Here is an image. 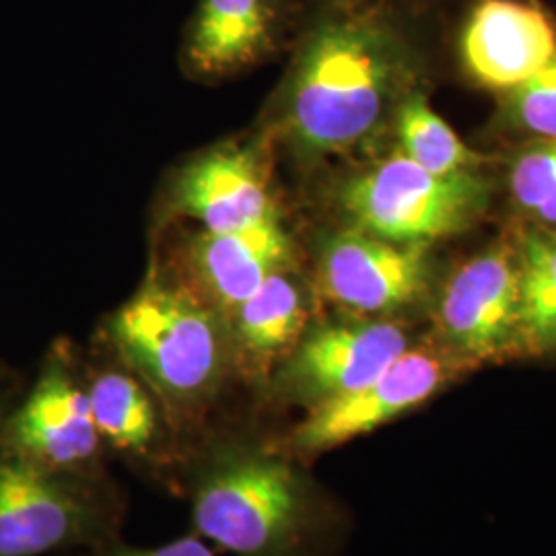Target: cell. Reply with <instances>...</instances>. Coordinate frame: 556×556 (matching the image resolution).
<instances>
[{"label":"cell","instance_id":"obj_15","mask_svg":"<svg viewBox=\"0 0 556 556\" xmlns=\"http://www.w3.org/2000/svg\"><path fill=\"white\" fill-rule=\"evenodd\" d=\"M239 349L256 363L293 351L309 318L303 285L289 268L266 278L256 293L229 312Z\"/></svg>","mask_w":556,"mask_h":556},{"label":"cell","instance_id":"obj_2","mask_svg":"<svg viewBox=\"0 0 556 556\" xmlns=\"http://www.w3.org/2000/svg\"><path fill=\"white\" fill-rule=\"evenodd\" d=\"M124 358L174 406H197L219 388L229 338L213 309L190 293L144 285L110 321Z\"/></svg>","mask_w":556,"mask_h":556},{"label":"cell","instance_id":"obj_9","mask_svg":"<svg viewBox=\"0 0 556 556\" xmlns=\"http://www.w3.org/2000/svg\"><path fill=\"white\" fill-rule=\"evenodd\" d=\"M100 439L89 392L60 353L46 357L11 410H0V447L56 472L79 475L98 456Z\"/></svg>","mask_w":556,"mask_h":556},{"label":"cell","instance_id":"obj_19","mask_svg":"<svg viewBox=\"0 0 556 556\" xmlns=\"http://www.w3.org/2000/svg\"><path fill=\"white\" fill-rule=\"evenodd\" d=\"M509 186L523 213L556 225V140H542L519 153L511 165Z\"/></svg>","mask_w":556,"mask_h":556},{"label":"cell","instance_id":"obj_7","mask_svg":"<svg viewBox=\"0 0 556 556\" xmlns=\"http://www.w3.org/2000/svg\"><path fill=\"white\" fill-rule=\"evenodd\" d=\"M319 291L361 318H379L413 307L431 287L425 243H396L344 229L321 241Z\"/></svg>","mask_w":556,"mask_h":556},{"label":"cell","instance_id":"obj_20","mask_svg":"<svg viewBox=\"0 0 556 556\" xmlns=\"http://www.w3.org/2000/svg\"><path fill=\"white\" fill-rule=\"evenodd\" d=\"M505 112L517 130L556 140V54L530 79L505 91Z\"/></svg>","mask_w":556,"mask_h":556},{"label":"cell","instance_id":"obj_4","mask_svg":"<svg viewBox=\"0 0 556 556\" xmlns=\"http://www.w3.org/2000/svg\"><path fill=\"white\" fill-rule=\"evenodd\" d=\"M489 199L491 186L477 172L439 176L396 153L351 179L340 206L358 231L429 245L472 227Z\"/></svg>","mask_w":556,"mask_h":556},{"label":"cell","instance_id":"obj_21","mask_svg":"<svg viewBox=\"0 0 556 556\" xmlns=\"http://www.w3.org/2000/svg\"><path fill=\"white\" fill-rule=\"evenodd\" d=\"M98 556H215L213 551L200 542L197 536L179 538L176 542L163 544L157 548H130V546H118L110 548Z\"/></svg>","mask_w":556,"mask_h":556},{"label":"cell","instance_id":"obj_14","mask_svg":"<svg viewBox=\"0 0 556 556\" xmlns=\"http://www.w3.org/2000/svg\"><path fill=\"white\" fill-rule=\"evenodd\" d=\"M293 258V243L278 215L227 233L204 231L192 245L200 282L227 314Z\"/></svg>","mask_w":556,"mask_h":556},{"label":"cell","instance_id":"obj_3","mask_svg":"<svg viewBox=\"0 0 556 556\" xmlns=\"http://www.w3.org/2000/svg\"><path fill=\"white\" fill-rule=\"evenodd\" d=\"M200 536L236 556H285L307 517V491L282 457L227 447L202 470L192 503Z\"/></svg>","mask_w":556,"mask_h":556},{"label":"cell","instance_id":"obj_12","mask_svg":"<svg viewBox=\"0 0 556 556\" xmlns=\"http://www.w3.org/2000/svg\"><path fill=\"white\" fill-rule=\"evenodd\" d=\"M176 206L211 233L238 231L278 215L258 151L220 147L192 161L176 181Z\"/></svg>","mask_w":556,"mask_h":556},{"label":"cell","instance_id":"obj_22","mask_svg":"<svg viewBox=\"0 0 556 556\" xmlns=\"http://www.w3.org/2000/svg\"><path fill=\"white\" fill-rule=\"evenodd\" d=\"M332 9H351L357 7L358 0H326Z\"/></svg>","mask_w":556,"mask_h":556},{"label":"cell","instance_id":"obj_13","mask_svg":"<svg viewBox=\"0 0 556 556\" xmlns=\"http://www.w3.org/2000/svg\"><path fill=\"white\" fill-rule=\"evenodd\" d=\"M280 25V0H200L184 54L194 73L227 77L270 54Z\"/></svg>","mask_w":556,"mask_h":556},{"label":"cell","instance_id":"obj_10","mask_svg":"<svg viewBox=\"0 0 556 556\" xmlns=\"http://www.w3.org/2000/svg\"><path fill=\"white\" fill-rule=\"evenodd\" d=\"M410 349L402 326L357 318L318 326L301 338L277 378L285 400L316 406L357 392Z\"/></svg>","mask_w":556,"mask_h":556},{"label":"cell","instance_id":"obj_5","mask_svg":"<svg viewBox=\"0 0 556 556\" xmlns=\"http://www.w3.org/2000/svg\"><path fill=\"white\" fill-rule=\"evenodd\" d=\"M103 509L79 475L0 447V556H43L89 542Z\"/></svg>","mask_w":556,"mask_h":556},{"label":"cell","instance_id":"obj_8","mask_svg":"<svg viewBox=\"0 0 556 556\" xmlns=\"http://www.w3.org/2000/svg\"><path fill=\"white\" fill-rule=\"evenodd\" d=\"M459 367L468 365L447 351L408 349L365 388L312 406L287 443L301 456H314L367 435L425 404Z\"/></svg>","mask_w":556,"mask_h":556},{"label":"cell","instance_id":"obj_18","mask_svg":"<svg viewBox=\"0 0 556 556\" xmlns=\"http://www.w3.org/2000/svg\"><path fill=\"white\" fill-rule=\"evenodd\" d=\"M396 135L397 153L431 174L454 176L462 172H477L482 161L457 137L452 126L433 112L427 98L420 93L408 96L397 108Z\"/></svg>","mask_w":556,"mask_h":556},{"label":"cell","instance_id":"obj_6","mask_svg":"<svg viewBox=\"0 0 556 556\" xmlns=\"http://www.w3.org/2000/svg\"><path fill=\"white\" fill-rule=\"evenodd\" d=\"M438 328L468 367L521 355L517 248L498 243L457 268L439 299Z\"/></svg>","mask_w":556,"mask_h":556},{"label":"cell","instance_id":"obj_16","mask_svg":"<svg viewBox=\"0 0 556 556\" xmlns=\"http://www.w3.org/2000/svg\"><path fill=\"white\" fill-rule=\"evenodd\" d=\"M519 342L521 353L556 351V231L526 233L519 248Z\"/></svg>","mask_w":556,"mask_h":556},{"label":"cell","instance_id":"obj_1","mask_svg":"<svg viewBox=\"0 0 556 556\" xmlns=\"http://www.w3.org/2000/svg\"><path fill=\"white\" fill-rule=\"evenodd\" d=\"M417 52L388 11L334 9L305 34L289 73L282 128L305 157L376 139L417 79Z\"/></svg>","mask_w":556,"mask_h":556},{"label":"cell","instance_id":"obj_11","mask_svg":"<svg viewBox=\"0 0 556 556\" xmlns=\"http://www.w3.org/2000/svg\"><path fill=\"white\" fill-rule=\"evenodd\" d=\"M556 54L555 23L519 0H482L459 34V56L475 79L509 91Z\"/></svg>","mask_w":556,"mask_h":556},{"label":"cell","instance_id":"obj_17","mask_svg":"<svg viewBox=\"0 0 556 556\" xmlns=\"http://www.w3.org/2000/svg\"><path fill=\"white\" fill-rule=\"evenodd\" d=\"M100 438L122 452H147L157 438V413L139 381L126 374H103L87 390Z\"/></svg>","mask_w":556,"mask_h":556}]
</instances>
